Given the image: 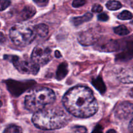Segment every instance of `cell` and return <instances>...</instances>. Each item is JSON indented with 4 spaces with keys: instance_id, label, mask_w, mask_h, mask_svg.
<instances>
[{
    "instance_id": "1",
    "label": "cell",
    "mask_w": 133,
    "mask_h": 133,
    "mask_svg": "<svg viewBox=\"0 0 133 133\" xmlns=\"http://www.w3.org/2000/svg\"><path fill=\"white\" fill-rule=\"evenodd\" d=\"M63 104L72 115L78 118H89L96 112L98 103L90 88L75 87L69 90L63 98Z\"/></svg>"
},
{
    "instance_id": "2",
    "label": "cell",
    "mask_w": 133,
    "mask_h": 133,
    "mask_svg": "<svg viewBox=\"0 0 133 133\" xmlns=\"http://www.w3.org/2000/svg\"><path fill=\"white\" fill-rule=\"evenodd\" d=\"M32 122L37 128L43 130H55L65 127L69 122L67 115L57 109H43L35 112Z\"/></svg>"
},
{
    "instance_id": "3",
    "label": "cell",
    "mask_w": 133,
    "mask_h": 133,
    "mask_svg": "<svg viewBox=\"0 0 133 133\" xmlns=\"http://www.w3.org/2000/svg\"><path fill=\"white\" fill-rule=\"evenodd\" d=\"M56 99V95L48 88H38L31 90L24 99L25 107L31 112H37L52 103Z\"/></svg>"
},
{
    "instance_id": "4",
    "label": "cell",
    "mask_w": 133,
    "mask_h": 133,
    "mask_svg": "<svg viewBox=\"0 0 133 133\" xmlns=\"http://www.w3.org/2000/svg\"><path fill=\"white\" fill-rule=\"evenodd\" d=\"M9 36L16 45L24 47L31 44L35 39L34 28L27 24H16L10 30Z\"/></svg>"
},
{
    "instance_id": "5",
    "label": "cell",
    "mask_w": 133,
    "mask_h": 133,
    "mask_svg": "<svg viewBox=\"0 0 133 133\" xmlns=\"http://www.w3.org/2000/svg\"><path fill=\"white\" fill-rule=\"evenodd\" d=\"M4 58L13 62L14 67L22 74L36 75L39 72V66L34 62L32 59L21 58L16 55H5Z\"/></svg>"
},
{
    "instance_id": "6",
    "label": "cell",
    "mask_w": 133,
    "mask_h": 133,
    "mask_svg": "<svg viewBox=\"0 0 133 133\" xmlns=\"http://www.w3.org/2000/svg\"><path fill=\"white\" fill-rule=\"evenodd\" d=\"M119 43L120 52L116 55V61L124 62L133 58V35L122 39Z\"/></svg>"
},
{
    "instance_id": "7",
    "label": "cell",
    "mask_w": 133,
    "mask_h": 133,
    "mask_svg": "<svg viewBox=\"0 0 133 133\" xmlns=\"http://www.w3.org/2000/svg\"><path fill=\"white\" fill-rule=\"evenodd\" d=\"M31 59L39 66H44L52 59V50L48 47L37 45L33 50Z\"/></svg>"
},
{
    "instance_id": "8",
    "label": "cell",
    "mask_w": 133,
    "mask_h": 133,
    "mask_svg": "<svg viewBox=\"0 0 133 133\" xmlns=\"http://www.w3.org/2000/svg\"><path fill=\"white\" fill-rule=\"evenodd\" d=\"M115 116L122 120H128L133 118V103L123 102L120 103L115 110Z\"/></svg>"
},
{
    "instance_id": "9",
    "label": "cell",
    "mask_w": 133,
    "mask_h": 133,
    "mask_svg": "<svg viewBox=\"0 0 133 133\" xmlns=\"http://www.w3.org/2000/svg\"><path fill=\"white\" fill-rule=\"evenodd\" d=\"M78 41L83 45H90L95 44L98 40L97 35L92 29L80 32L78 35Z\"/></svg>"
},
{
    "instance_id": "10",
    "label": "cell",
    "mask_w": 133,
    "mask_h": 133,
    "mask_svg": "<svg viewBox=\"0 0 133 133\" xmlns=\"http://www.w3.org/2000/svg\"><path fill=\"white\" fill-rule=\"evenodd\" d=\"M6 83L9 90L12 94L15 96L21 94L29 87V84H26V83L16 82L15 81H7Z\"/></svg>"
},
{
    "instance_id": "11",
    "label": "cell",
    "mask_w": 133,
    "mask_h": 133,
    "mask_svg": "<svg viewBox=\"0 0 133 133\" xmlns=\"http://www.w3.org/2000/svg\"><path fill=\"white\" fill-rule=\"evenodd\" d=\"M97 49L100 51L106 52H112L118 51L119 49V41L114 40H109L106 42H101L97 45Z\"/></svg>"
},
{
    "instance_id": "12",
    "label": "cell",
    "mask_w": 133,
    "mask_h": 133,
    "mask_svg": "<svg viewBox=\"0 0 133 133\" xmlns=\"http://www.w3.org/2000/svg\"><path fill=\"white\" fill-rule=\"evenodd\" d=\"M118 79L121 83H133V68L122 69L118 74Z\"/></svg>"
},
{
    "instance_id": "13",
    "label": "cell",
    "mask_w": 133,
    "mask_h": 133,
    "mask_svg": "<svg viewBox=\"0 0 133 133\" xmlns=\"http://www.w3.org/2000/svg\"><path fill=\"white\" fill-rule=\"evenodd\" d=\"M36 13V9L31 5H27L22 9L20 17L22 19H27L32 18Z\"/></svg>"
},
{
    "instance_id": "14",
    "label": "cell",
    "mask_w": 133,
    "mask_h": 133,
    "mask_svg": "<svg viewBox=\"0 0 133 133\" xmlns=\"http://www.w3.org/2000/svg\"><path fill=\"white\" fill-rule=\"evenodd\" d=\"M34 31H35V35L40 37L44 38L48 35L49 32V28L47 25L41 23V24H38L34 27Z\"/></svg>"
},
{
    "instance_id": "15",
    "label": "cell",
    "mask_w": 133,
    "mask_h": 133,
    "mask_svg": "<svg viewBox=\"0 0 133 133\" xmlns=\"http://www.w3.org/2000/svg\"><path fill=\"white\" fill-rule=\"evenodd\" d=\"M93 18V14L91 13H86L84 15L82 16L79 17H74L72 19V22L73 25L75 26H78L82 25V23H85V22H89L91 19Z\"/></svg>"
},
{
    "instance_id": "16",
    "label": "cell",
    "mask_w": 133,
    "mask_h": 133,
    "mask_svg": "<svg viewBox=\"0 0 133 133\" xmlns=\"http://www.w3.org/2000/svg\"><path fill=\"white\" fill-rule=\"evenodd\" d=\"M68 74V66L67 64L63 62L60 64L56 71V78L57 80H61L66 76Z\"/></svg>"
},
{
    "instance_id": "17",
    "label": "cell",
    "mask_w": 133,
    "mask_h": 133,
    "mask_svg": "<svg viewBox=\"0 0 133 133\" xmlns=\"http://www.w3.org/2000/svg\"><path fill=\"white\" fill-rule=\"evenodd\" d=\"M92 84L95 88L101 94H104L106 91V87L102 79L100 77H96L92 80Z\"/></svg>"
},
{
    "instance_id": "18",
    "label": "cell",
    "mask_w": 133,
    "mask_h": 133,
    "mask_svg": "<svg viewBox=\"0 0 133 133\" xmlns=\"http://www.w3.org/2000/svg\"><path fill=\"white\" fill-rule=\"evenodd\" d=\"M106 6L107 9L110 10H117L122 7V5L119 1L110 0L106 3Z\"/></svg>"
},
{
    "instance_id": "19",
    "label": "cell",
    "mask_w": 133,
    "mask_h": 133,
    "mask_svg": "<svg viewBox=\"0 0 133 133\" xmlns=\"http://www.w3.org/2000/svg\"><path fill=\"white\" fill-rule=\"evenodd\" d=\"M113 31L116 34L121 36H124V35H127L129 34V31L125 25H119L115 27L113 29Z\"/></svg>"
},
{
    "instance_id": "20",
    "label": "cell",
    "mask_w": 133,
    "mask_h": 133,
    "mask_svg": "<svg viewBox=\"0 0 133 133\" xmlns=\"http://www.w3.org/2000/svg\"><path fill=\"white\" fill-rule=\"evenodd\" d=\"M132 14L130 12L128 11V10H123L117 16V18L121 20H127V19H132Z\"/></svg>"
},
{
    "instance_id": "21",
    "label": "cell",
    "mask_w": 133,
    "mask_h": 133,
    "mask_svg": "<svg viewBox=\"0 0 133 133\" xmlns=\"http://www.w3.org/2000/svg\"><path fill=\"white\" fill-rule=\"evenodd\" d=\"M22 130L21 127H18V126L14 125H11L7 127L6 129L4 131V132L7 133H18L22 132Z\"/></svg>"
},
{
    "instance_id": "22",
    "label": "cell",
    "mask_w": 133,
    "mask_h": 133,
    "mask_svg": "<svg viewBox=\"0 0 133 133\" xmlns=\"http://www.w3.org/2000/svg\"><path fill=\"white\" fill-rule=\"evenodd\" d=\"M10 5V1L9 0H0V11L5 10Z\"/></svg>"
},
{
    "instance_id": "23",
    "label": "cell",
    "mask_w": 133,
    "mask_h": 133,
    "mask_svg": "<svg viewBox=\"0 0 133 133\" xmlns=\"http://www.w3.org/2000/svg\"><path fill=\"white\" fill-rule=\"evenodd\" d=\"M86 3V0H74L72 2V6L74 8H78L83 6Z\"/></svg>"
},
{
    "instance_id": "24",
    "label": "cell",
    "mask_w": 133,
    "mask_h": 133,
    "mask_svg": "<svg viewBox=\"0 0 133 133\" xmlns=\"http://www.w3.org/2000/svg\"><path fill=\"white\" fill-rule=\"evenodd\" d=\"M91 10H92V12H101L102 11V6L100 5H99V4H95V5L92 6Z\"/></svg>"
},
{
    "instance_id": "25",
    "label": "cell",
    "mask_w": 133,
    "mask_h": 133,
    "mask_svg": "<svg viewBox=\"0 0 133 133\" xmlns=\"http://www.w3.org/2000/svg\"><path fill=\"white\" fill-rule=\"evenodd\" d=\"M33 1L39 6H45L49 2V0H33Z\"/></svg>"
},
{
    "instance_id": "26",
    "label": "cell",
    "mask_w": 133,
    "mask_h": 133,
    "mask_svg": "<svg viewBox=\"0 0 133 133\" xmlns=\"http://www.w3.org/2000/svg\"><path fill=\"white\" fill-rule=\"evenodd\" d=\"M97 18L99 20L102 21V22H106V21L108 20L109 17H108V16L106 13H101V14L98 15Z\"/></svg>"
},
{
    "instance_id": "27",
    "label": "cell",
    "mask_w": 133,
    "mask_h": 133,
    "mask_svg": "<svg viewBox=\"0 0 133 133\" xmlns=\"http://www.w3.org/2000/svg\"><path fill=\"white\" fill-rule=\"evenodd\" d=\"M73 131L76 132H86L87 129L84 127H81V126H76L73 127Z\"/></svg>"
},
{
    "instance_id": "28",
    "label": "cell",
    "mask_w": 133,
    "mask_h": 133,
    "mask_svg": "<svg viewBox=\"0 0 133 133\" xmlns=\"http://www.w3.org/2000/svg\"><path fill=\"white\" fill-rule=\"evenodd\" d=\"M6 42V38L3 33L0 32V44H4Z\"/></svg>"
},
{
    "instance_id": "29",
    "label": "cell",
    "mask_w": 133,
    "mask_h": 133,
    "mask_svg": "<svg viewBox=\"0 0 133 133\" xmlns=\"http://www.w3.org/2000/svg\"><path fill=\"white\" fill-rule=\"evenodd\" d=\"M102 131V127H101L100 125H97L95 127V128L94 129V130L93 131V132H100Z\"/></svg>"
},
{
    "instance_id": "30",
    "label": "cell",
    "mask_w": 133,
    "mask_h": 133,
    "mask_svg": "<svg viewBox=\"0 0 133 133\" xmlns=\"http://www.w3.org/2000/svg\"><path fill=\"white\" fill-rule=\"evenodd\" d=\"M129 130H130V131L133 132V118L131 119V121H130V124H129Z\"/></svg>"
},
{
    "instance_id": "31",
    "label": "cell",
    "mask_w": 133,
    "mask_h": 133,
    "mask_svg": "<svg viewBox=\"0 0 133 133\" xmlns=\"http://www.w3.org/2000/svg\"><path fill=\"white\" fill-rule=\"evenodd\" d=\"M55 56H56L57 58H60V57H61V55L59 51H56L55 52Z\"/></svg>"
},
{
    "instance_id": "32",
    "label": "cell",
    "mask_w": 133,
    "mask_h": 133,
    "mask_svg": "<svg viewBox=\"0 0 133 133\" xmlns=\"http://www.w3.org/2000/svg\"><path fill=\"white\" fill-rule=\"evenodd\" d=\"M129 95L130 96V97L133 98V88L130 89V90L129 91Z\"/></svg>"
},
{
    "instance_id": "33",
    "label": "cell",
    "mask_w": 133,
    "mask_h": 133,
    "mask_svg": "<svg viewBox=\"0 0 133 133\" xmlns=\"http://www.w3.org/2000/svg\"><path fill=\"white\" fill-rule=\"evenodd\" d=\"M116 131H115V130H113V129H111V130H109V131H107V132L108 133H110V132H116Z\"/></svg>"
},
{
    "instance_id": "34",
    "label": "cell",
    "mask_w": 133,
    "mask_h": 133,
    "mask_svg": "<svg viewBox=\"0 0 133 133\" xmlns=\"http://www.w3.org/2000/svg\"><path fill=\"white\" fill-rule=\"evenodd\" d=\"M2 105H3L2 102H1V101H0V107H1L2 106Z\"/></svg>"
},
{
    "instance_id": "35",
    "label": "cell",
    "mask_w": 133,
    "mask_h": 133,
    "mask_svg": "<svg viewBox=\"0 0 133 133\" xmlns=\"http://www.w3.org/2000/svg\"><path fill=\"white\" fill-rule=\"evenodd\" d=\"M131 24H132V25H133V20L132 21V22H131Z\"/></svg>"
}]
</instances>
